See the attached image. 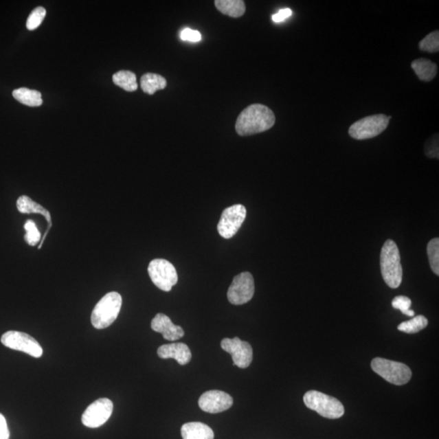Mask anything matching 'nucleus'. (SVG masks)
I'll return each mask as SVG.
<instances>
[{"mask_svg":"<svg viewBox=\"0 0 439 439\" xmlns=\"http://www.w3.org/2000/svg\"><path fill=\"white\" fill-rule=\"evenodd\" d=\"M276 122L275 115L267 106L255 104L248 106L238 117L235 128L238 135L249 136L271 128Z\"/></svg>","mask_w":439,"mask_h":439,"instance_id":"f257e3e1","label":"nucleus"},{"mask_svg":"<svg viewBox=\"0 0 439 439\" xmlns=\"http://www.w3.org/2000/svg\"><path fill=\"white\" fill-rule=\"evenodd\" d=\"M380 264L385 282L392 289H396L402 282L403 268L397 244L390 239L381 248Z\"/></svg>","mask_w":439,"mask_h":439,"instance_id":"f03ea898","label":"nucleus"},{"mask_svg":"<svg viewBox=\"0 0 439 439\" xmlns=\"http://www.w3.org/2000/svg\"><path fill=\"white\" fill-rule=\"evenodd\" d=\"M122 305V297L117 292H109L95 305L91 314L92 326L98 330L109 327L117 320Z\"/></svg>","mask_w":439,"mask_h":439,"instance_id":"7ed1b4c3","label":"nucleus"},{"mask_svg":"<svg viewBox=\"0 0 439 439\" xmlns=\"http://www.w3.org/2000/svg\"><path fill=\"white\" fill-rule=\"evenodd\" d=\"M304 402L309 409L328 419H339L345 412L343 403L339 400L317 390H309L306 393Z\"/></svg>","mask_w":439,"mask_h":439,"instance_id":"20e7f679","label":"nucleus"},{"mask_svg":"<svg viewBox=\"0 0 439 439\" xmlns=\"http://www.w3.org/2000/svg\"><path fill=\"white\" fill-rule=\"evenodd\" d=\"M372 370L388 383L396 385H405L412 379V370L405 363L376 357L371 362Z\"/></svg>","mask_w":439,"mask_h":439,"instance_id":"39448f33","label":"nucleus"},{"mask_svg":"<svg viewBox=\"0 0 439 439\" xmlns=\"http://www.w3.org/2000/svg\"><path fill=\"white\" fill-rule=\"evenodd\" d=\"M392 117L384 114H376L354 122L349 128V135L357 140L372 139L387 128Z\"/></svg>","mask_w":439,"mask_h":439,"instance_id":"423d86ee","label":"nucleus"},{"mask_svg":"<svg viewBox=\"0 0 439 439\" xmlns=\"http://www.w3.org/2000/svg\"><path fill=\"white\" fill-rule=\"evenodd\" d=\"M148 271L155 286L163 291H170L179 281L175 266L166 260L155 259L150 261Z\"/></svg>","mask_w":439,"mask_h":439,"instance_id":"0eeeda50","label":"nucleus"},{"mask_svg":"<svg viewBox=\"0 0 439 439\" xmlns=\"http://www.w3.org/2000/svg\"><path fill=\"white\" fill-rule=\"evenodd\" d=\"M1 343L8 348L25 352L35 358L41 357L43 354L38 341L23 332L8 331L1 337Z\"/></svg>","mask_w":439,"mask_h":439,"instance_id":"6e6552de","label":"nucleus"},{"mask_svg":"<svg viewBox=\"0 0 439 439\" xmlns=\"http://www.w3.org/2000/svg\"><path fill=\"white\" fill-rule=\"evenodd\" d=\"M255 293L254 278L248 272L237 275L230 285L227 298L230 304L243 305L249 302Z\"/></svg>","mask_w":439,"mask_h":439,"instance_id":"1a4fd4ad","label":"nucleus"},{"mask_svg":"<svg viewBox=\"0 0 439 439\" xmlns=\"http://www.w3.org/2000/svg\"><path fill=\"white\" fill-rule=\"evenodd\" d=\"M247 216L246 207L242 205L230 206L223 211L217 225L221 237L229 239L237 234Z\"/></svg>","mask_w":439,"mask_h":439,"instance_id":"9d476101","label":"nucleus"},{"mask_svg":"<svg viewBox=\"0 0 439 439\" xmlns=\"http://www.w3.org/2000/svg\"><path fill=\"white\" fill-rule=\"evenodd\" d=\"M113 411V403L107 398L93 402L82 416V423L88 428L100 427L107 423Z\"/></svg>","mask_w":439,"mask_h":439,"instance_id":"9b49d317","label":"nucleus"},{"mask_svg":"<svg viewBox=\"0 0 439 439\" xmlns=\"http://www.w3.org/2000/svg\"><path fill=\"white\" fill-rule=\"evenodd\" d=\"M221 348L225 352L232 354L234 365L240 369H246L254 360V351L251 346L247 341L238 338H225L221 343Z\"/></svg>","mask_w":439,"mask_h":439,"instance_id":"f8f14e48","label":"nucleus"},{"mask_svg":"<svg viewBox=\"0 0 439 439\" xmlns=\"http://www.w3.org/2000/svg\"><path fill=\"white\" fill-rule=\"evenodd\" d=\"M233 403V398L221 390H210L203 394L199 400V407L208 414H219L228 410Z\"/></svg>","mask_w":439,"mask_h":439,"instance_id":"ddd939ff","label":"nucleus"},{"mask_svg":"<svg viewBox=\"0 0 439 439\" xmlns=\"http://www.w3.org/2000/svg\"><path fill=\"white\" fill-rule=\"evenodd\" d=\"M152 329L155 332L161 333L164 339L168 341L179 340L185 335L183 328L175 325L170 318L163 313H158L153 319Z\"/></svg>","mask_w":439,"mask_h":439,"instance_id":"4468645a","label":"nucleus"},{"mask_svg":"<svg viewBox=\"0 0 439 439\" xmlns=\"http://www.w3.org/2000/svg\"><path fill=\"white\" fill-rule=\"evenodd\" d=\"M157 354L161 359H175L181 365L188 363L192 357L188 346L183 343L163 345L159 348Z\"/></svg>","mask_w":439,"mask_h":439,"instance_id":"2eb2a0df","label":"nucleus"},{"mask_svg":"<svg viewBox=\"0 0 439 439\" xmlns=\"http://www.w3.org/2000/svg\"><path fill=\"white\" fill-rule=\"evenodd\" d=\"M17 210L21 212V214H40L45 217V219L48 223V229L45 234L43 238V241L41 243V245H43V243L44 239H45L46 235L48 233V230L52 227V217L50 212H49L46 208H44L43 206L38 205V203L34 202L30 197L26 196V195H22V196L19 197L17 199L16 202ZM41 245L38 247V248H41Z\"/></svg>","mask_w":439,"mask_h":439,"instance_id":"dca6fc26","label":"nucleus"},{"mask_svg":"<svg viewBox=\"0 0 439 439\" xmlns=\"http://www.w3.org/2000/svg\"><path fill=\"white\" fill-rule=\"evenodd\" d=\"M181 433L183 439H214V430L201 423L184 424Z\"/></svg>","mask_w":439,"mask_h":439,"instance_id":"f3484780","label":"nucleus"},{"mask_svg":"<svg viewBox=\"0 0 439 439\" xmlns=\"http://www.w3.org/2000/svg\"><path fill=\"white\" fill-rule=\"evenodd\" d=\"M412 68L421 81L430 82L436 77L437 65L427 59H418L412 61Z\"/></svg>","mask_w":439,"mask_h":439,"instance_id":"a211bd4d","label":"nucleus"},{"mask_svg":"<svg viewBox=\"0 0 439 439\" xmlns=\"http://www.w3.org/2000/svg\"><path fill=\"white\" fill-rule=\"evenodd\" d=\"M215 6L223 14L234 19L242 16L246 12L243 0H216Z\"/></svg>","mask_w":439,"mask_h":439,"instance_id":"6ab92c4d","label":"nucleus"},{"mask_svg":"<svg viewBox=\"0 0 439 439\" xmlns=\"http://www.w3.org/2000/svg\"><path fill=\"white\" fill-rule=\"evenodd\" d=\"M166 86V79L161 75L146 74L141 78V88L146 94L154 95L157 91L164 90Z\"/></svg>","mask_w":439,"mask_h":439,"instance_id":"aec40b11","label":"nucleus"},{"mask_svg":"<svg viewBox=\"0 0 439 439\" xmlns=\"http://www.w3.org/2000/svg\"><path fill=\"white\" fill-rule=\"evenodd\" d=\"M13 97L20 103L29 107H38L42 105L41 93L38 91L30 90L28 88L21 87L12 92Z\"/></svg>","mask_w":439,"mask_h":439,"instance_id":"412c9836","label":"nucleus"},{"mask_svg":"<svg viewBox=\"0 0 439 439\" xmlns=\"http://www.w3.org/2000/svg\"><path fill=\"white\" fill-rule=\"evenodd\" d=\"M113 80L114 84L126 91L133 92L137 89L136 75L131 71H119L113 75Z\"/></svg>","mask_w":439,"mask_h":439,"instance_id":"4be33fe9","label":"nucleus"},{"mask_svg":"<svg viewBox=\"0 0 439 439\" xmlns=\"http://www.w3.org/2000/svg\"><path fill=\"white\" fill-rule=\"evenodd\" d=\"M427 318L419 315L409 321L402 322L398 325V330L406 334H416L428 326Z\"/></svg>","mask_w":439,"mask_h":439,"instance_id":"5701e85b","label":"nucleus"},{"mask_svg":"<svg viewBox=\"0 0 439 439\" xmlns=\"http://www.w3.org/2000/svg\"><path fill=\"white\" fill-rule=\"evenodd\" d=\"M427 254L430 267L433 272L438 276L439 275V239L434 238L431 239L427 245Z\"/></svg>","mask_w":439,"mask_h":439,"instance_id":"b1692460","label":"nucleus"},{"mask_svg":"<svg viewBox=\"0 0 439 439\" xmlns=\"http://www.w3.org/2000/svg\"><path fill=\"white\" fill-rule=\"evenodd\" d=\"M419 47L421 51L430 53H436L439 51V32L434 31L427 37L421 40L419 43Z\"/></svg>","mask_w":439,"mask_h":439,"instance_id":"393cba45","label":"nucleus"},{"mask_svg":"<svg viewBox=\"0 0 439 439\" xmlns=\"http://www.w3.org/2000/svg\"><path fill=\"white\" fill-rule=\"evenodd\" d=\"M24 228L26 234L25 235V240L30 246H36L41 239V234L38 232L36 225L32 220L26 221Z\"/></svg>","mask_w":439,"mask_h":439,"instance_id":"a878e982","label":"nucleus"},{"mask_svg":"<svg viewBox=\"0 0 439 439\" xmlns=\"http://www.w3.org/2000/svg\"><path fill=\"white\" fill-rule=\"evenodd\" d=\"M46 13L45 8L43 7L35 8L28 17L27 22H26V27L29 30H36L45 19Z\"/></svg>","mask_w":439,"mask_h":439,"instance_id":"bb28decb","label":"nucleus"},{"mask_svg":"<svg viewBox=\"0 0 439 439\" xmlns=\"http://www.w3.org/2000/svg\"><path fill=\"white\" fill-rule=\"evenodd\" d=\"M412 300L409 297L400 295L396 296L392 301V307L401 310L403 314L407 317H414V310H411Z\"/></svg>","mask_w":439,"mask_h":439,"instance_id":"cd10ccee","label":"nucleus"},{"mask_svg":"<svg viewBox=\"0 0 439 439\" xmlns=\"http://www.w3.org/2000/svg\"><path fill=\"white\" fill-rule=\"evenodd\" d=\"M425 154L430 158H438V135H434L425 144Z\"/></svg>","mask_w":439,"mask_h":439,"instance_id":"c85d7f7f","label":"nucleus"},{"mask_svg":"<svg viewBox=\"0 0 439 439\" xmlns=\"http://www.w3.org/2000/svg\"><path fill=\"white\" fill-rule=\"evenodd\" d=\"M180 38L181 40H183V41L192 43H198L201 41L202 39L201 34L199 33V31L188 28L181 31Z\"/></svg>","mask_w":439,"mask_h":439,"instance_id":"c756f323","label":"nucleus"},{"mask_svg":"<svg viewBox=\"0 0 439 439\" xmlns=\"http://www.w3.org/2000/svg\"><path fill=\"white\" fill-rule=\"evenodd\" d=\"M292 11L290 8H284V10H281L276 14L272 16V20L275 23H280L285 21L287 19H289L292 15Z\"/></svg>","mask_w":439,"mask_h":439,"instance_id":"7c9ffc66","label":"nucleus"},{"mask_svg":"<svg viewBox=\"0 0 439 439\" xmlns=\"http://www.w3.org/2000/svg\"><path fill=\"white\" fill-rule=\"evenodd\" d=\"M10 433L8 430L5 418L0 414V439H10Z\"/></svg>","mask_w":439,"mask_h":439,"instance_id":"2f4dec72","label":"nucleus"}]
</instances>
